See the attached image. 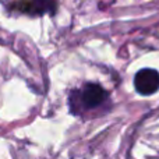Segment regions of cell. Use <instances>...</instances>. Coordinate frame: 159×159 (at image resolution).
<instances>
[{"label":"cell","mask_w":159,"mask_h":159,"mask_svg":"<svg viewBox=\"0 0 159 159\" xmlns=\"http://www.w3.org/2000/svg\"><path fill=\"white\" fill-rule=\"evenodd\" d=\"M71 99H75V103H70L71 107L77 106V110H89L101 106L107 99V92L98 84H85L81 89L73 93Z\"/></svg>","instance_id":"cell-1"},{"label":"cell","mask_w":159,"mask_h":159,"mask_svg":"<svg viewBox=\"0 0 159 159\" xmlns=\"http://www.w3.org/2000/svg\"><path fill=\"white\" fill-rule=\"evenodd\" d=\"M134 85L141 95H152L159 89V73L154 69H141L134 77Z\"/></svg>","instance_id":"cell-2"}]
</instances>
